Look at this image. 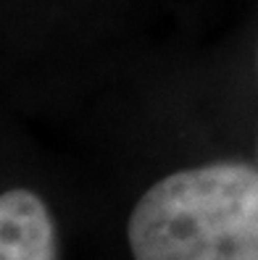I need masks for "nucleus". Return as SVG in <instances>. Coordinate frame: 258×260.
Instances as JSON below:
<instances>
[{
	"instance_id": "nucleus-1",
	"label": "nucleus",
	"mask_w": 258,
	"mask_h": 260,
	"mask_svg": "<svg viewBox=\"0 0 258 260\" xmlns=\"http://www.w3.org/2000/svg\"><path fill=\"white\" fill-rule=\"evenodd\" d=\"M127 237L134 260H258V171L224 160L156 181Z\"/></svg>"
},
{
	"instance_id": "nucleus-2",
	"label": "nucleus",
	"mask_w": 258,
	"mask_h": 260,
	"mask_svg": "<svg viewBox=\"0 0 258 260\" xmlns=\"http://www.w3.org/2000/svg\"><path fill=\"white\" fill-rule=\"evenodd\" d=\"M53 218L35 192L8 189L0 194V260H53Z\"/></svg>"
}]
</instances>
